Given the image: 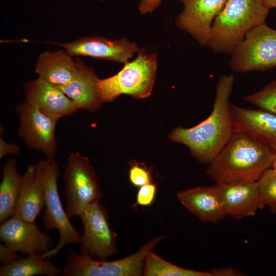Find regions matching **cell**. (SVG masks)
<instances>
[{"label":"cell","instance_id":"obj_15","mask_svg":"<svg viewBox=\"0 0 276 276\" xmlns=\"http://www.w3.org/2000/svg\"><path fill=\"white\" fill-rule=\"evenodd\" d=\"M24 94L26 101L58 119L71 116L79 110L61 89L39 78L26 83Z\"/></svg>","mask_w":276,"mask_h":276},{"label":"cell","instance_id":"obj_1","mask_svg":"<svg viewBox=\"0 0 276 276\" xmlns=\"http://www.w3.org/2000/svg\"><path fill=\"white\" fill-rule=\"evenodd\" d=\"M234 82L233 75L221 76L209 116L191 128L176 127L169 135L172 141L187 146L192 155L202 163L210 164L234 133L229 101Z\"/></svg>","mask_w":276,"mask_h":276},{"label":"cell","instance_id":"obj_29","mask_svg":"<svg viewBox=\"0 0 276 276\" xmlns=\"http://www.w3.org/2000/svg\"><path fill=\"white\" fill-rule=\"evenodd\" d=\"M20 151L18 146L6 142L2 136V132L0 136V159L3 158L8 154H17Z\"/></svg>","mask_w":276,"mask_h":276},{"label":"cell","instance_id":"obj_7","mask_svg":"<svg viewBox=\"0 0 276 276\" xmlns=\"http://www.w3.org/2000/svg\"><path fill=\"white\" fill-rule=\"evenodd\" d=\"M163 236L152 238L134 254L114 261L95 260L88 255L71 250L62 276H139L143 275L146 259Z\"/></svg>","mask_w":276,"mask_h":276},{"label":"cell","instance_id":"obj_23","mask_svg":"<svg viewBox=\"0 0 276 276\" xmlns=\"http://www.w3.org/2000/svg\"><path fill=\"white\" fill-rule=\"evenodd\" d=\"M225 269L200 271L184 268L173 264L151 251L147 257L143 275L146 276H221Z\"/></svg>","mask_w":276,"mask_h":276},{"label":"cell","instance_id":"obj_20","mask_svg":"<svg viewBox=\"0 0 276 276\" xmlns=\"http://www.w3.org/2000/svg\"><path fill=\"white\" fill-rule=\"evenodd\" d=\"M77 64L66 51H46L39 55L35 64L38 78L53 85H65L75 76Z\"/></svg>","mask_w":276,"mask_h":276},{"label":"cell","instance_id":"obj_25","mask_svg":"<svg viewBox=\"0 0 276 276\" xmlns=\"http://www.w3.org/2000/svg\"><path fill=\"white\" fill-rule=\"evenodd\" d=\"M258 182L263 204L276 212V171L272 168L268 169L261 176Z\"/></svg>","mask_w":276,"mask_h":276},{"label":"cell","instance_id":"obj_18","mask_svg":"<svg viewBox=\"0 0 276 276\" xmlns=\"http://www.w3.org/2000/svg\"><path fill=\"white\" fill-rule=\"evenodd\" d=\"M77 71L69 83L58 86L79 109L97 110L103 103L98 90V78L94 71L82 61L77 60Z\"/></svg>","mask_w":276,"mask_h":276},{"label":"cell","instance_id":"obj_19","mask_svg":"<svg viewBox=\"0 0 276 276\" xmlns=\"http://www.w3.org/2000/svg\"><path fill=\"white\" fill-rule=\"evenodd\" d=\"M44 204V190L36 166L29 165L22 175L21 188L12 216L35 223Z\"/></svg>","mask_w":276,"mask_h":276},{"label":"cell","instance_id":"obj_27","mask_svg":"<svg viewBox=\"0 0 276 276\" xmlns=\"http://www.w3.org/2000/svg\"><path fill=\"white\" fill-rule=\"evenodd\" d=\"M156 192V185L151 182L140 187L135 205L142 206L150 205L154 200Z\"/></svg>","mask_w":276,"mask_h":276},{"label":"cell","instance_id":"obj_9","mask_svg":"<svg viewBox=\"0 0 276 276\" xmlns=\"http://www.w3.org/2000/svg\"><path fill=\"white\" fill-rule=\"evenodd\" d=\"M18 135L30 149L43 153L47 158H54L57 149L55 136L59 119L51 117L25 100L17 105Z\"/></svg>","mask_w":276,"mask_h":276},{"label":"cell","instance_id":"obj_8","mask_svg":"<svg viewBox=\"0 0 276 276\" xmlns=\"http://www.w3.org/2000/svg\"><path fill=\"white\" fill-rule=\"evenodd\" d=\"M231 54L230 66L237 72L276 66V30L266 23L255 27L246 34Z\"/></svg>","mask_w":276,"mask_h":276},{"label":"cell","instance_id":"obj_6","mask_svg":"<svg viewBox=\"0 0 276 276\" xmlns=\"http://www.w3.org/2000/svg\"><path fill=\"white\" fill-rule=\"evenodd\" d=\"M65 211L70 218L79 217L89 205L100 202L102 192L96 172L88 158L71 153L63 166Z\"/></svg>","mask_w":276,"mask_h":276},{"label":"cell","instance_id":"obj_2","mask_svg":"<svg viewBox=\"0 0 276 276\" xmlns=\"http://www.w3.org/2000/svg\"><path fill=\"white\" fill-rule=\"evenodd\" d=\"M276 157L268 147L240 132H234L209 164L206 172L216 183L258 181Z\"/></svg>","mask_w":276,"mask_h":276},{"label":"cell","instance_id":"obj_3","mask_svg":"<svg viewBox=\"0 0 276 276\" xmlns=\"http://www.w3.org/2000/svg\"><path fill=\"white\" fill-rule=\"evenodd\" d=\"M268 12L261 0H227L212 24L208 46L232 54L249 31L265 23Z\"/></svg>","mask_w":276,"mask_h":276},{"label":"cell","instance_id":"obj_31","mask_svg":"<svg viewBox=\"0 0 276 276\" xmlns=\"http://www.w3.org/2000/svg\"><path fill=\"white\" fill-rule=\"evenodd\" d=\"M263 5L268 10L276 9V0H261Z\"/></svg>","mask_w":276,"mask_h":276},{"label":"cell","instance_id":"obj_24","mask_svg":"<svg viewBox=\"0 0 276 276\" xmlns=\"http://www.w3.org/2000/svg\"><path fill=\"white\" fill-rule=\"evenodd\" d=\"M244 99L260 109L276 114V80L260 91L245 96Z\"/></svg>","mask_w":276,"mask_h":276},{"label":"cell","instance_id":"obj_12","mask_svg":"<svg viewBox=\"0 0 276 276\" xmlns=\"http://www.w3.org/2000/svg\"><path fill=\"white\" fill-rule=\"evenodd\" d=\"M183 6L176 17L177 26L202 45H208L212 24L227 0H178Z\"/></svg>","mask_w":276,"mask_h":276},{"label":"cell","instance_id":"obj_21","mask_svg":"<svg viewBox=\"0 0 276 276\" xmlns=\"http://www.w3.org/2000/svg\"><path fill=\"white\" fill-rule=\"evenodd\" d=\"M0 184V222L12 216L19 194L22 176L16 168L14 158L8 159L3 166Z\"/></svg>","mask_w":276,"mask_h":276},{"label":"cell","instance_id":"obj_14","mask_svg":"<svg viewBox=\"0 0 276 276\" xmlns=\"http://www.w3.org/2000/svg\"><path fill=\"white\" fill-rule=\"evenodd\" d=\"M234 132L244 133L270 148L276 154V114L232 104Z\"/></svg>","mask_w":276,"mask_h":276},{"label":"cell","instance_id":"obj_13","mask_svg":"<svg viewBox=\"0 0 276 276\" xmlns=\"http://www.w3.org/2000/svg\"><path fill=\"white\" fill-rule=\"evenodd\" d=\"M56 44L62 47L71 56H88L124 63L140 50L135 43L126 39L111 40L99 36H86Z\"/></svg>","mask_w":276,"mask_h":276},{"label":"cell","instance_id":"obj_10","mask_svg":"<svg viewBox=\"0 0 276 276\" xmlns=\"http://www.w3.org/2000/svg\"><path fill=\"white\" fill-rule=\"evenodd\" d=\"M83 233L80 252L105 260L117 252V234L110 227L108 214L100 202L88 206L80 216Z\"/></svg>","mask_w":276,"mask_h":276},{"label":"cell","instance_id":"obj_11","mask_svg":"<svg viewBox=\"0 0 276 276\" xmlns=\"http://www.w3.org/2000/svg\"><path fill=\"white\" fill-rule=\"evenodd\" d=\"M0 239L7 246L21 254L43 255L53 246L51 237L35 223L11 216L0 226Z\"/></svg>","mask_w":276,"mask_h":276},{"label":"cell","instance_id":"obj_17","mask_svg":"<svg viewBox=\"0 0 276 276\" xmlns=\"http://www.w3.org/2000/svg\"><path fill=\"white\" fill-rule=\"evenodd\" d=\"M176 196L182 205L202 221H220L226 215L221 195L216 186L179 191Z\"/></svg>","mask_w":276,"mask_h":276},{"label":"cell","instance_id":"obj_32","mask_svg":"<svg viewBox=\"0 0 276 276\" xmlns=\"http://www.w3.org/2000/svg\"><path fill=\"white\" fill-rule=\"evenodd\" d=\"M271 167H272V169L276 171V157L274 159Z\"/></svg>","mask_w":276,"mask_h":276},{"label":"cell","instance_id":"obj_30","mask_svg":"<svg viewBox=\"0 0 276 276\" xmlns=\"http://www.w3.org/2000/svg\"><path fill=\"white\" fill-rule=\"evenodd\" d=\"M163 0H141L138 9L142 14L153 12Z\"/></svg>","mask_w":276,"mask_h":276},{"label":"cell","instance_id":"obj_28","mask_svg":"<svg viewBox=\"0 0 276 276\" xmlns=\"http://www.w3.org/2000/svg\"><path fill=\"white\" fill-rule=\"evenodd\" d=\"M17 251L7 246L6 244L0 245V261L2 265L12 262L19 257Z\"/></svg>","mask_w":276,"mask_h":276},{"label":"cell","instance_id":"obj_4","mask_svg":"<svg viewBox=\"0 0 276 276\" xmlns=\"http://www.w3.org/2000/svg\"><path fill=\"white\" fill-rule=\"evenodd\" d=\"M35 166L44 193L43 224L48 230L57 229L59 234L56 246L42 255L43 258L47 259L58 254L67 245L80 243L81 235L70 222L61 203L57 183L60 170L55 157L39 160Z\"/></svg>","mask_w":276,"mask_h":276},{"label":"cell","instance_id":"obj_5","mask_svg":"<svg viewBox=\"0 0 276 276\" xmlns=\"http://www.w3.org/2000/svg\"><path fill=\"white\" fill-rule=\"evenodd\" d=\"M137 56L116 74L98 81V90L102 102L113 101L126 94L137 99L149 96L154 83L157 58L155 54H147L142 50Z\"/></svg>","mask_w":276,"mask_h":276},{"label":"cell","instance_id":"obj_16","mask_svg":"<svg viewBox=\"0 0 276 276\" xmlns=\"http://www.w3.org/2000/svg\"><path fill=\"white\" fill-rule=\"evenodd\" d=\"M226 215L235 219L254 216L264 207L258 181L217 183Z\"/></svg>","mask_w":276,"mask_h":276},{"label":"cell","instance_id":"obj_22","mask_svg":"<svg viewBox=\"0 0 276 276\" xmlns=\"http://www.w3.org/2000/svg\"><path fill=\"white\" fill-rule=\"evenodd\" d=\"M62 270L42 255H28L19 257L0 268L1 276H55L61 274Z\"/></svg>","mask_w":276,"mask_h":276},{"label":"cell","instance_id":"obj_26","mask_svg":"<svg viewBox=\"0 0 276 276\" xmlns=\"http://www.w3.org/2000/svg\"><path fill=\"white\" fill-rule=\"evenodd\" d=\"M129 178L131 183L137 187H141L151 182L150 170L137 163L131 167Z\"/></svg>","mask_w":276,"mask_h":276}]
</instances>
